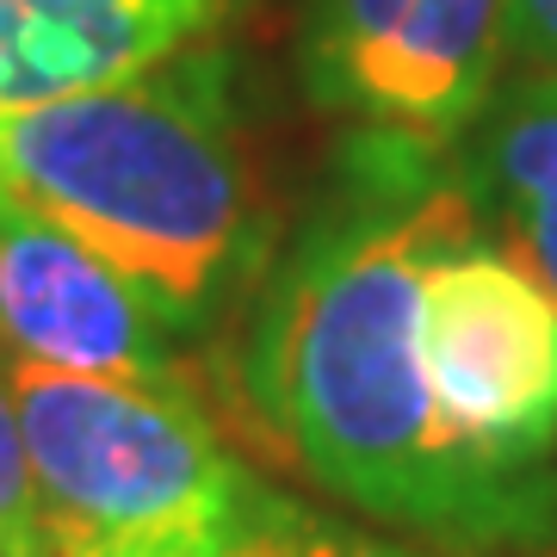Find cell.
Wrapping results in <instances>:
<instances>
[{"label":"cell","instance_id":"4","mask_svg":"<svg viewBox=\"0 0 557 557\" xmlns=\"http://www.w3.org/2000/svg\"><path fill=\"white\" fill-rule=\"evenodd\" d=\"M416 366L446 440L557 533V304L478 205L421 267Z\"/></svg>","mask_w":557,"mask_h":557},{"label":"cell","instance_id":"9","mask_svg":"<svg viewBox=\"0 0 557 557\" xmlns=\"http://www.w3.org/2000/svg\"><path fill=\"white\" fill-rule=\"evenodd\" d=\"M242 557H434L416 552V545H397V539L359 533V527H335V520L310 515L304 502H278L267 520H255L242 533Z\"/></svg>","mask_w":557,"mask_h":557},{"label":"cell","instance_id":"11","mask_svg":"<svg viewBox=\"0 0 557 557\" xmlns=\"http://www.w3.org/2000/svg\"><path fill=\"white\" fill-rule=\"evenodd\" d=\"M285 502V496H278ZM273 502V508H278ZM267 508V515H273ZM255 515V520H267ZM255 520H242V527H199V533H168V539H143V545H119V552H100V557H242V533L255 527Z\"/></svg>","mask_w":557,"mask_h":557},{"label":"cell","instance_id":"6","mask_svg":"<svg viewBox=\"0 0 557 557\" xmlns=\"http://www.w3.org/2000/svg\"><path fill=\"white\" fill-rule=\"evenodd\" d=\"M180 335L69 230L0 193V359L180 384Z\"/></svg>","mask_w":557,"mask_h":557},{"label":"cell","instance_id":"10","mask_svg":"<svg viewBox=\"0 0 557 557\" xmlns=\"http://www.w3.org/2000/svg\"><path fill=\"white\" fill-rule=\"evenodd\" d=\"M508 69L557 75V0H515L508 7Z\"/></svg>","mask_w":557,"mask_h":557},{"label":"cell","instance_id":"2","mask_svg":"<svg viewBox=\"0 0 557 557\" xmlns=\"http://www.w3.org/2000/svg\"><path fill=\"white\" fill-rule=\"evenodd\" d=\"M0 193L100 255L168 335H211L273 267L242 57L205 38L131 81L0 119Z\"/></svg>","mask_w":557,"mask_h":557},{"label":"cell","instance_id":"8","mask_svg":"<svg viewBox=\"0 0 557 557\" xmlns=\"http://www.w3.org/2000/svg\"><path fill=\"white\" fill-rule=\"evenodd\" d=\"M483 230L557 304V75H508L453 149Z\"/></svg>","mask_w":557,"mask_h":557},{"label":"cell","instance_id":"1","mask_svg":"<svg viewBox=\"0 0 557 557\" xmlns=\"http://www.w3.org/2000/svg\"><path fill=\"white\" fill-rule=\"evenodd\" d=\"M465 205L453 156L341 137L260 278L242 366L278 446L354 515L453 552H533L557 533L446 440L416 366L421 267Z\"/></svg>","mask_w":557,"mask_h":557},{"label":"cell","instance_id":"3","mask_svg":"<svg viewBox=\"0 0 557 557\" xmlns=\"http://www.w3.org/2000/svg\"><path fill=\"white\" fill-rule=\"evenodd\" d=\"M25 471L44 515V557H100L199 527H242L278 502L218 440L186 379H94L0 359Z\"/></svg>","mask_w":557,"mask_h":557},{"label":"cell","instance_id":"5","mask_svg":"<svg viewBox=\"0 0 557 557\" xmlns=\"http://www.w3.org/2000/svg\"><path fill=\"white\" fill-rule=\"evenodd\" d=\"M515 0H304L298 81L341 137L453 156L508 81Z\"/></svg>","mask_w":557,"mask_h":557},{"label":"cell","instance_id":"7","mask_svg":"<svg viewBox=\"0 0 557 557\" xmlns=\"http://www.w3.org/2000/svg\"><path fill=\"white\" fill-rule=\"evenodd\" d=\"M248 0H0V119L223 38Z\"/></svg>","mask_w":557,"mask_h":557}]
</instances>
